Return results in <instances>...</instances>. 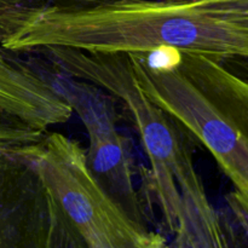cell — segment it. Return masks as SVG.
I'll return each mask as SVG.
<instances>
[{
	"instance_id": "obj_1",
	"label": "cell",
	"mask_w": 248,
	"mask_h": 248,
	"mask_svg": "<svg viewBox=\"0 0 248 248\" xmlns=\"http://www.w3.org/2000/svg\"><path fill=\"white\" fill-rule=\"evenodd\" d=\"M1 47L31 53L67 47L98 53L177 50L248 61V0H109L36 5Z\"/></svg>"
},
{
	"instance_id": "obj_2",
	"label": "cell",
	"mask_w": 248,
	"mask_h": 248,
	"mask_svg": "<svg viewBox=\"0 0 248 248\" xmlns=\"http://www.w3.org/2000/svg\"><path fill=\"white\" fill-rule=\"evenodd\" d=\"M31 55L39 56L53 74L90 82L124 107L150 164L143 171L140 193L149 211L152 205L159 210L172 248L181 247L189 216L215 210L194 164L195 140L142 91L127 53L43 47Z\"/></svg>"
},
{
	"instance_id": "obj_3",
	"label": "cell",
	"mask_w": 248,
	"mask_h": 248,
	"mask_svg": "<svg viewBox=\"0 0 248 248\" xmlns=\"http://www.w3.org/2000/svg\"><path fill=\"white\" fill-rule=\"evenodd\" d=\"M142 91L215 157L248 216V79L224 61L157 50L127 53Z\"/></svg>"
},
{
	"instance_id": "obj_4",
	"label": "cell",
	"mask_w": 248,
	"mask_h": 248,
	"mask_svg": "<svg viewBox=\"0 0 248 248\" xmlns=\"http://www.w3.org/2000/svg\"><path fill=\"white\" fill-rule=\"evenodd\" d=\"M28 152L46 188L89 248H170L160 232L136 223L98 184L78 140L45 133Z\"/></svg>"
},
{
	"instance_id": "obj_5",
	"label": "cell",
	"mask_w": 248,
	"mask_h": 248,
	"mask_svg": "<svg viewBox=\"0 0 248 248\" xmlns=\"http://www.w3.org/2000/svg\"><path fill=\"white\" fill-rule=\"evenodd\" d=\"M55 86L77 113L89 137L85 149L92 176L107 194L140 225L150 228L152 217L136 188V164L130 138L118 128L116 101L99 87L67 75L53 74Z\"/></svg>"
},
{
	"instance_id": "obj_6",
	"label": "cell",
	"mask_w": 248,
	"mask_h": 248,
	"mask_svg": "<svg viewBox=\"0 0 248 248\" xmlns=\"http://www.w3.org/2000/svg\"><path fill=\"white\" fill-rule=\"evenodd\" d=\"M51 201L29 153L0 150V248H44Z\"/></svg>"
},
{
	"instance_id": "obj_7",
	"label": "cell",
	"mask_w": 248,
	"mask_h": 248,
	"mask_svg": "<svg viewBox=\"0 0 248 248\" xmlns=\"http://www.w3.org/2000/svg\"><path fill=\"white\" fill-rule=\"evenodd\" d=\"M0 47V147L14 135V120L47 132L68 123L73 109L52 80Z\"/></svg>"
},
{
	"instance_id": "obj_8",
	"label": "cell",
	"mask_w": 248,
	"mask_h": 248,
	"mask_svg": "<svg viewBox=\"0 0 248 248\" xmlns=\"http://www.w3.org/2000/svg\"><path fill=\"white\" fill-rule=\"evenodd\" d=\"M44 248H89L52 195Z\"/></svg>"
},
{
	"instance_id": "obj_9",
	"label": "cell",
	"mask_w": 248,
	"mask_h": 248,
	"mask_svg": "<svg viewBox=\"0 0 248 248\" xmlns=\"http://www.w3.org/2000/svg\"><path fill=\"white\" fill-rule=\"evenodd\" d=\"M34 6L36 5L26 0H0V47L21 27Z\"/></svg>"
},
{
	"instance_id": "obj_10",
	"label": "cell",
	"mask_w": 248,
	"mask_h": 248,
	"mask_svg": "<svg viewBox=\"0 0 248 248\" xmlns=\"http://www.w3.org/2000/svg\"><path fill=\"white\" fill-rule=\"evenodd\" d=\"M35 5H64V6H90L109 0H26Z\"/></svg>"
}]
</instances>
